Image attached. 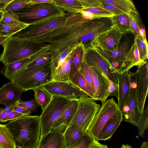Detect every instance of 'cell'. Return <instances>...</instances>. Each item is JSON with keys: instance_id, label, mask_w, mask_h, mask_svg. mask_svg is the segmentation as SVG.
Wrapping results in <instances>:
<instances>
[{"instance_id": "1", "label": "cell", "mask_w": 148, "mask_h": 148, "mask_svg": "<svg viewBox=\"0 0 148 148\" xmlns=\"http://www.w3.org/2000/svg\"><path fill=\"white\" fill-rule=\"evenodd\" d=\"M135 37L130 31L123 34L117 48L113 51L102 49L93 45L91 48L98 52L113 70L118 73L129 70L136 64L133 55Z\"/></svg>"}, {"instance_id": "2", "label": "cell", "mask_w": 148, "mask_h": 148, "mask_svg": "<svg viewBox=\"0 0 148 148\" xmlns=\"http://www.w3.org/2000/svg\"><path fill=\"white\" fill-rule=\"evenodd\" d=\"M5 125L13 136L16 147L36 148L40 135V116L23 115Z\"/></svg>"}, {"instance_id": "3", "label": "cell", "mask_w": 148, "mask_h": 148, "mask_svg": "<svg viewBox=\"0 0 148 148\" xmlns=\"http://www.w3.org/2000/svg\"><path fill=\"white\" fill-rule=\"evenodd\" d=\"M2 45L4 49L0 56V62L5 65L31 57L40 51L48 48L51 44L11 36Z\"/></svg>"}, {"instance_id": "4", "label": "cell", "mask_w": 148, "mask_h": 148, "mask_svg": "<svg viewBox=\"0 0 148 148\" xmlns=\"http://www.w3.org/2000/svg\"><path fill=\"white\" fill-rule=\"evenodd\" d=\"M50 62L35 69H21L13 77L11 82L24 92L33 90L52 81Z\"/></svg>"}, {"instance_id": "5", "label": "cell", "mask_w": 148, "mask_h": 148, "mask_svg": "<svg viewBox=\"0 0 148 148\" xmlns=\"http://www.w3.org/2000/svg\"><path fill=\"white\" fill-rule=\"evenodd\" d=\"M70 14L47 18L29 25L12 36L29 40H35L63 26Z\"/></svg>"}, {"instance_id": "6", "label": "cell", "mask_w": 148, "mask_h": 148, "mask_svg": "<svg viewBox=\"0 0 148 148\" xmlns=\"http://www.w3.org/2000/svg\"><path fill=\"white\" fill-rule=\"evenodd\" d=\"M13 12L20 21L28 25L47 18L66 14L53 3L31 5L22 10Z\"/></svg>"}, {"instance_id": "7", "label": "cell", "mask_w": 148, "mask_h": 148, "mask_svg": "<svg viewBox=\"0 0 148 148\" xmlns=\"http://www.w3.org/2000/svg\"><path fill=\"white\" fill-rule=\"evenodd\" d=\"M78 99L77 111L69 126H75L87 132L101 106L87 94L79 97Z\"/></svg>"}, {"instance_id": "8", "label": "cell", "mask_w": 148, "mask_h": 148, "mask_svg": "<svg viewBox=\"0 0 148 148\" xmlns=\"http://www.w3.org/2000/svg\"><path fill=\"white\" fill-rule=\"evenodd\" d=\"M71 100L60 96H53L51 101L40 116L41 126L40 137L50 132Z\"/></svg>"}, {"instance_id": "9", "label": "cell", "mask_w": 148, "mask_h": 148, "mask_svg": "<svg viewBox=\"0 0 148 148\" xmlns=\"http://www.w3.org/2000/svg\"><path fill=\"white\" fill-rule=\"evenodd\" d=\"M87 21L80 14H71L65 24L61 27L40 37L35 40L41 43L52 44L70 36L77 31L82 23Z\"/></svg>"}, {"instance_id": "10", "label": "cell", "mask_w": 148, "mask_h": 148, "mask_svg": "<svg viewBox=\"0 0 148 148\" xmlns=\"http://www.w3.org/2000/svg\"><path fill=\"white\" fill-rule=\"evenodd\" d=\"M119 110L118 103L113 98L107 100L102 103L87 132L96 139L105 125Z\"/></svg>"}, {"instance_id": "11", "label": "cell", "mask_w": 148, "mask_h": 148, "mask_svg": "<svg viewBox=\"0 0 148 148\" xmlns=\"http://www.w3.org/2000/svg\"><path fill=\"white\" fill-rule=\"evenodd\" d=\"M137 71L132 74L136 84V97L139 112L143 113L148 95V63L146 60L137 66Z\"/></svg>"}, {"instance_id": "12", "label": "cell", "mask_w": 148, "mask_h": 148, "mask_svg": "<svg viewBox=\"0 0 148 148\" xmlns=\"http://www.w3.org/2000/svg\"><path fill=\"white\" fill-rule=\"evenodd\" d=\"M85 58L90 67L105 75L114 83L118 84V74L115 72L103 57L97 51L90 47L85 49Z\"/></svg>"}, {"instance_id": "13", "label": "cell", "mask_w": 148, "mask_h": 148, "mask_svg": "<svg viewBox=\"0 0 148 148\" xmlns=\"http://www.w3.org/2000/svg\"><path fill=\"white\" fill-rule=\"evenodd\" d=\"M43 87L52 96H60L71 99H77L86 94L69 81L66 82L52 81Z\"/></svg>"}, {"instance_id": "14", "label": "cell", "mask_w": 148, "mask_h": 148, "mask_svg": "<svg viewBox=\"0 0 148 148\" xmlns=\"http://www.w3.org/2000/svg\"><path fill=\"white\" fill-rule=\"evenodd\" d=\"M130 77L131 85L129 95L126 105L122 113L123 120L135 125L138 129L142 114L139 112L137 107L135 81L134 83L135 80H132L131 76Z\"/></svg>"}, {"instance_id": "15", "label": "cell", "mask_w": 148, "mask_h": 148, "mask_svg": "<svg viewBox=\"0 0 148 148\" xmlns=\"http://www.w3.org/2000/svg\"><path fill=\"white\" fill-rule=\"evenodd\" d=\"M78 106V98L71 99L56 121L50 132H57L63 134L74 116Z\"/></svg>"}, {"instance_id": "16", "label": "cell", "mask_w": 148, "mask_h": 148, "mask_svg": "<svg viewBox=\"0 0 148 148\" xmlns=\"http://www.w3.org/2000/svg\"><path fill=\"white\" fill-rule=\"evenodd\" d=\"M95 91L94 100L100 101L102 103L109 96V84L106 76L102 73L90 67Z\"/></svg>"}, {"instance_id": "17", "label": "cell", "mask_w": 148, "mask_h": 148, "mask_svg": "<svg viewBox=\"0 0 148 148\" xmlns=\"http://www.w3.org/2000/svg\"><path fill=\"white\" fill-rule=\"evenodd\" d=\"M123 34L114 27L99 35L94 41L92 45H96L108 51L114 50L117 48Z\"/></svg>"}, {"instance_id": "18", "label": "cell", "mask_w": 148, "mask_h": 148, "mask_svg": "<svg viewBox=\"0 0 148 148\" xmlns=\"http://www.w3.org/2000/svg\"><path fill=\"white\" fill-rule=\"evenodd\" d=\"M23 92L11 82H7L0 88V104L7 106L16 105Z\"/></svg>"}, {"instance_id": "19", "label": "cell", "mask_w": 148, "mask_h": 148, "mask_svg": "<svg viewBox=\"0 0 148 148\" xmlns=\"http://www.w3.org/2000/svg\"><path fill=\"white\" fill-rule=\"evenodd\" d=\"M117 79L119 91L118 104L119 110L122 112L127 101L131 87L129 71L118 73Z\"/></svg>"}, {"instance_id": "20", "label": "cell", "mask_w": 148, "mask_h": 148, "mask_svg": "<svg viewBox=\"0 0 148 148\" xmlns=\"http://www.w3.org/2000/svg\"><path fill=\"white\" fill-rule=\"evenodd\" d=\"M36 148H66L64 135L54 132H49L40 137Z\"/></svg>"}, {"instance_id": "21", "label": "cell", "mask_w": 148, "mask_h": 148, "mask_svg": "<svg viewBox=\"0 0 148 148\" xmlns=\"http://www.w3.org/2000/svg\"><path fill=\"white\" fill-rule=\"evenodd\" d=\"M123 121L122 113L119 110L105 125L95 139L98 141L110 139Z\"/></svg>"}, {"instance_id": "22", "label": "cell", "mask_w": 148, "mask_h": 148, "mask_svg": "<svg viewBox=\"0 0 148 148\" xmlns=\"http://www.w3.org/2000/svg\"><path fill=\"white\" fill-rule=\"evenodd\" d=\"M47 49L32 56L29 60L21 69H33L51 62L54 53L48 51Z\"/></svg>"}, {"instance_id": "23", "label": "cell", "mask_w": 148, "mask_h": 148, "mask_svg": "<svg viewBox=\"0 0 148 148\" xmlns=\"http://www.w3.org/2000/svg\"><path fill=\"white\" fill-rule=\"evenodd\" d=\"M74 50L60 63L56 70L52 81L62 82L69 81L71 60Z\"/></svg>"}, {"instance_id": "24", "label": "cell", "mask_w": 148, "mask_h": 148, "mask_svg": "<svg viewBox=\"0 0 148 148\" xmlns=\"http://www.w3.org/2000/svg\"><path fill=\"white\" fill-rule=\"evenodd\" d=\"M85 48L81 42L74 51L72 57L71 67L69 75L71 80L75 73L78 71L85 56Z\"/></svg>"}, {"instance_id": "25", "label": "cell", "mask_w": 148, "mask_h": 148, "mask_svg": "<svg viewBox=\"0 0 148 148\" xmlns=\"http://www.w3.org/2000/svg\"><path fill=\"white\" fill-rule=\"evenodd\" d=\"M86 132L73 126H69L63 134L66 148L71 147L77 143Z\"/></svg>"}, {"instance_id": "26", "label": "cell", "mask_w": 148, "mask_h": 148, "mask_svg": "<svg viewBox=\"0 0 148 148\" xmlns=\"http://www.w3.org/2000/svg\"><path fill=\"white\" fill-rule=\"evenodd\" d=\"M31 57L18 61L4 65L1 69L0 72L6 78H8L11 81L16 73L22 69L28 62L30 59Z\"/></svg>"}, {"instance_id": "27", "label": "cell", "mask_w": 148, "mask_h": 148, "mask_svg": "<svg viewBox=\"0 0 148 148\" xmlns=\"http://www.w3.org/2000/svg\"><path fill=\"white\" fill-rule=\"evenodd\" d=\"M53 3L63 11L71 14H80L83 9L77 0H53Z\"/></svg>"}, {"instance_id": "28", "label": "cell", "mask_w": 148, "mask_h": 148, "mask_svg": "<svg viewBox=\"0 0 148 148\" xmlns=\"http://www.w3.org/2000/svg\"><path fill=\"white\" fill-rule=\"evenodd\" d=\"M69 81L90 98L94 99V90L89 84L79 70L75 73L72 79Z\"/></svg>"}, {"instance_id": "29", "label": "cell", "mask_w": 148, "mask_h": 148, "mask_svg": "<svg viewBox=\"0 0 148 148\" xmlns=\"http://www.w3.org/2000/svg\"><path fill=\"white\" fill-rule=\"evenodd\" d=\"M80 42L70 46L63 50L56 53L54 54L50 62V66L51 70L52 79L56 70L60 63L79 44Z\"/></svg>"}, {"instance_id": "30", "label": "cell", "mask_w": 148, "mask_h": 148, "mask_svg": "<svg viewBox=\"0 0 148 148\" xmlns=\"http://www.w3.org/2000/svg\"><path fill=\"white\" fill-rule=\"evenodd\" d=\"M0 148H16L13 136L5 124H0Z\"/></svg>"}, {"instance_id": "31", "label": "cell", "mask_w": 148, "mask_h": 148, "mask_svg": "<svg viewBox=\"0 0 148 148\" xmlns=\"http://www.w3.org/2000/svg\"><path fill=\"white\" fill-rule=\"evenodd\" d=\"M102 1L113 5L125 13L133 12L139 13L131 0H101Z\"/></svg>"}, {"instance_id": "32", "label": "cell", "mask_w": 148, "mask_h": 148, "mask_svg": "<svg viewBox=\"0 0 148 148\" xmlns=\"http://www.w3.org/2000/svg\"><path fill=\"white\" fill-rule=\"evenodd\" d=\"M33 90L34 92V97L42 111L51 101L53 96L46 90L43 86L36 88Z\"/></svg>"}, {"instance_id": "33", "label": "cell", "mask_w": 148, "mask_h": 148, "mask_svg": "<svg viewBox=\"0 0 148 148\" xmlns=\"http://www.w3.org/2000/svg\"><path fill=\"white\" fill-rule=\"evenodd\" d=\"M113 23L121 33L123 34L131 31L130 20L127 13H124L111 17Z\"/></svg>"}, {"instance_id": "34", "label": "cell", "mask_w": 148, "mask_h": 148, "mask_svg": "<svg viewBox=\"0 0 148 148\" xmlns=\"http://www.w3.org/2000/svg\"><path fill=\"white\" fill-rule=\"evenodd\" d=\"M130 20L131 31L135 37H139V32L142 29L145 28L139 14L133 12L127 13Z\"/></svg>"}, {"instance_id": "35", "label": "cell", "mask_w": 148, "mask_h": 148, "mask_svg": "<svg viewBox=\"0 0 148 148\" xmlns=\"http://www.w3.org/2000/svg\"><path fill=\"white\" fill-rule=\"evenodd\" d=\"M1 20L9 25L19 26L24 28L28 25L27 24L20 21L18 19L17 16L13 12L10 10L3 12Z\"/></svg>"}, {"instance_id": "36", "label": "cell", "mask_w": 148, "mask_h": 148, "mask_svg": "<svg viewBox=\"0 0 148 148\" xmlns=\"http://www.w3.org/2000/svg\"><path fill=\"white\" fill-rule=\"evenodd\" d=\"M139 52L140 59L142 62L147 60L148 58V45L146 37H135Z\"/></svg>"}, {"instance_id": "37", "label": "cell", "mask_w": 148, "mask_h": 148, "mask_svg": "<svg viewBox=\"0 0 148 148\" xmlns=\"http://www.w3.org/2000/svg\"><path fill=\"white\" fill-rule=\"evenodd\" d=\"M24 28L12 25L0 21V36H11L13 34L21 31Z\"/></svg>"}, {"instance_id": "38", "label": "cell", "mask_w": 148, "mask_h": 148, "mask_svg": "<svg viewBox=\"0 0 148 148\" xmlns=\"http://www.w3.org/2000/svg\"><path fill=\"white\" fill-rule=\"evenodd\" d=\"M30 0H12L6 6L5 11L10 10L13 12L20 11L29 7Z\"/></svg>"}, {"instance_id": "39", "label": "cell", "mask_w": 148, "mask_h": 148, "mask_svg": "<svg viewBox=\"0 0 148 148\" xmlns=\"http://www.w3.org/2000/svg\"><path fill=\"white\" fill-rule=\"evenodd\" d=\"M79 70L91 88L94 90L92 77L90 68L84 58Z\"/></svg>"}, {"instance_id": "40", "label": "cell", "mask_w": 148, "mask_h": 148, "mask_svg": "<svg viewBox=\"0 0 148 148\" xmlns=\"http://www.w3.org/2000/svg\"><path fill=\"white\" fill-rule=\"evenodd\" d=\"M94 139L86 132L75 145L69 148H89Z\"/></svg>"}, {"instance_id": "41", "label": "cell", "mask_w": 148, "mask_h": 148, "mask_svg": "<svg viewBox=\"0 0 148 148\" xmlns=\"http://www.w3.org/2000/svg\"><path fill=\"white\" fill-rule=\"evenodd\" d=\"M92 13L95 18L101 17H112L114 15L108 10L101 7H96L83 9Z\"/></svg>"}, {"instance_id": "42", "label": "cell", "mask_w": 148, "mask_h": 148, "mask_svg": "<svg viewBox=\"0 0 148 148\" xmlns=\"http://www.w3.org/2000/svg\"><path fill=\"white\" fill-rule=\"evenodd\" d=\"M148 128V105L144 110L138 128V134L141 137H143L145 131Z\"/></svg>"}, {"instance_id": "43", "label": "cell", "mask_w": 148, "mask_h": 148, "mask_svg": "<svg viewBox=\"0 0 148 148\" xmlns=\"http://www.w3.org/2000/svg\"><path fill=\"white\" fill-rule=\"evenodd\" d=\"M15 105L23 108L32 112L36 111L39 106L34 97L28 101H25L21 100Z\"/></svg>"}, {"instance_id": "44", "label": "cell", "mask_w": 148, "mask_h": 148, "mask_svg": "<svg viewBox=\"0 0 148 148\" xmlns=\"http://www.w3.org/2000/svg\"><path fill=\"white\" fill-rule=\"evenodd\" d=\"M82 6L83 9L100 7L101 3V0H77Z\"/></svg>"}, {"instance_id": "45", "label": "cell", "mask_w": 148, "mask_h": 148, "mask_svg": "<svg viewBox=\"0 0 148 148\" xmlns=\"http://www.w3.org/2000/svg\"><path fill=\"white\" fill-rule=\"evenodd\" d=\"M101 0V3L100 7L102 8L108 10L113 13L114 16L125 13L113 5L103 2Z\"/></svg>"}, {"instance_id": "46", "label": "cell", "mask_w": 148, "mask_h": 148, "mask_svg": "<svg viewBox=\"0 0 148 148\" xmlns=\"http://www.w3.org/2000/svg\"><path fill=\"white\" fill-rule=\"evenodd\" d=\"M107 77V76H106ZM109 84V96L115 97L118 98L119 91L118 84H116L110 80L107 77Z\"/></svg>"}, {"instance_id": "47", "label": "cell", "mask_w": 148, "mask_h": 148, "mask_svg": "<svg viewBox=\"0 0 148 148\" xmlns=\"http://www.w3.org/2000/svg\"><path fill=\"white\" fill-rule=\"evenodd\" d=\"M23 115L21 113L14 111L10 112L4 118L0 121L1 123H5L9 121H12L15 119Z\"/></svg>"}, {"instance_id": "48", "label": "cell", "mask_w": 148, "mask_h": 148, "mask_svg": "<svg viewBox=\"0 0 148 148\" xmlns=\"http://www.w3.org/2000/svg\"><path fill=\"white\" fill-rule=\"evenodd\" d=\"M133 55L135 61L137 66L143 62H142L140 59L139 52L138 48L135 38L133 47Z\"/></svg>"}, {"instance_id": "49", "label": "cell", "mask_w": 148, "mask_h": 148, "mask_svg": "<svg viewBox=\"0 0 148 148\" xmlns=\"http://www.w3.org/2000/svg\"><path fill=\"white\" fill-rule=\"evenodd\" d=\"M12 110L23 114V115H28L32 112L29 110L14 105L12 106Z\"/></svg>"}, {"instance_id": "50", "label": "cell", "mask_w": 148, "mask_h": 148, "mask_svg": "<svg viewBox=\"0 0 148 148\" xmlns=\"http://www.w3.org/2000/svg\"><path fill=\"white\" fill-rule=\"evenodd\" d=\"M80 14L83 19L85 20H88L95 18L94 14L90 12L82 9Z\"/></svg>"}, {"instance_id": "51", "label": "cell", "mask_w": 148, "mask_h": 148, "mask_svg": "<svg viewBox=\"0 0 148 148\" xmlns=\"http://www.w3.org/2000/svg\"><path fill=\"white\" fill-rule=\"evenodd\" d=\"M7 107L0 113V121L5 118L12 111V106H7Z\"/></svg>"}, {"instance_id": "52", "label": "cell", "mask_w": 148, "mask_h": 148, "mask_svg": "<svg viewBox=\"0 0 148 148\" xmlns=\"http://www.w3.org/2000/svg\"><path fill=\"white\" fill-rule=\"evenodd\" d=\"M89 148H108L107 145L102 144L94 139Z\"/></svg>"}, {"instance_id": "53", "label": "cell", "mask_w": 148, "mask_h": 148, "mask_svg": "<svg viewBox=\"0 0 148 148\" xmlns=\"http://www.w3.org/2000/svg\"><path fill=\"white\" fill-rule=\"evenodd\" d=\"M12 0H0V11L4 12L8 4Z\"/></svg>"}, {"instance_id": "54", "label": "cell", "mask_w": 148, "mask_h": 148, "mask_svg": "<svg viewBox=\"0 0 148 148\" xmlns=\"http://www.w3.org/2000/svg\"><path fill=\"white\" fill-rule=\"evenodd\" d=\"M47 3H53V0H30L29 2V4L31 5Z\"/></svg>"}, {"instance_id": "55", "label": "cell", "mask_w": 148, "mask_h": 148, "mask_svg": "<svg viewBox=\"0 0 148 148\" xmlns=\"http://www.w3.org/2000/svg\"><path fill=\"white\" fill-rule=\"evenodd\" d=\"M11 36H0V45L7 39Z\"/></svg>"}, {"instance_id": "56", "label": "cell", "mask_w": 148, "mask_h": 148, "mask_svg": "<svg viewBox=\"0 0 148 148\" xmlns=\"http://www.w3.org/2000/svg\"><path fill=\"white\" fill-rule=\"evenodd\" d=\"M140 148H148V142H143Z\"/></svg>"}, {"instance_id": "57", "label": "cell", "mask_w": 148, "mask_h": 148, "mask_svg": "<svg viewBox=\"0 0 148 148\" xmlns=\"http://www.w3.org/2000/svg\"><path fill=\"white\" fill-rule=\"evenodd\" d=\"M119 148H133L130 145H129L127 144L126 145H122L121 147Z\"/></svg>"}, {"instance_id": "58", "label": "cell", "mask_w": 148, "mask_h": 148, "mask_svg": "<svg viewBox=\"0 0 148 148\" xmlns=\"http://www.w3.org/2000/svg\"><path fill=\"white\" fill-rule=\"evenodd\" d=\"M3 12L0 11V21L1 20L3 15Z\"/></svg>"}, {"instance_id": "59", "label": "cell", "mask_w": 148, "mask_h": 148, "mask_svg": "<svg viewBox=\"0 0 148 148\" xmlns=\"http://www.w3.org/2000/svg\"><path fill=\"white\" fill-rule=\"evenodd\" d=\"M4 108L0 107V113L4 109Z\"/></svg>"}, {"instance_id": "60", "label": "cell", "mask_w": 148, "mask_h": 148, "mask_svg": "<svg viewBox=\"0 0 148 148\" xmlns=\"http://www.w3.org/2000/svg\"><path fill=\"white\" fill-rule=\"evenodd\" d=\"M17 148H21L20 147H17Z\"/></svg>"}]
</instances>
